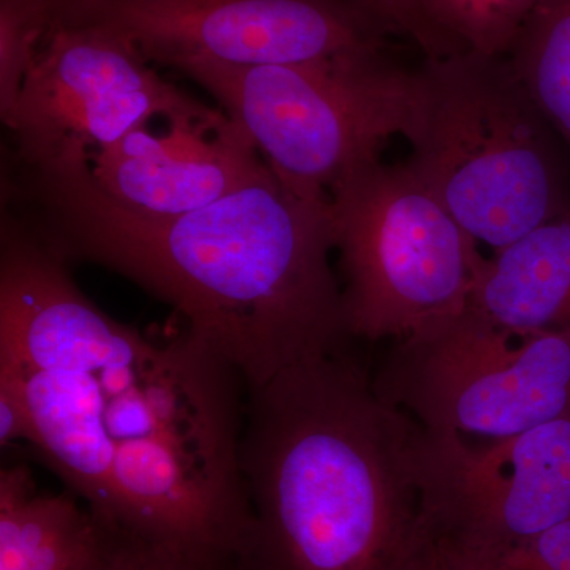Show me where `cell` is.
<instances>
[{"label":"cell","mask_w":570,"mask_h":570,"mask_svg":"<svg viewBox=\"0 0 570 570\" xmlns=\"http://www.w3.org/2000/svg\"><path fill=\"white\" fill-rule=\"evenodd\" d=\"M69 265L3 209L0 385L21 400L26 442L97 519L238 570L253 524L245 381L186 326L148 336L107 316Z\"/></svg>","instance_id":"6da1fadb"},{"label":"cell","mask_w":570,"mask_h":570,"mask_svg":"<svg viewBox=\"0 0 570 570\" xmlns=\"http://www.w3.org/2000/svg\"><path fill=\"white\" fill-rule=\"evenodd\" d=\"M3 208L67 262H91L163 299L247 389L347 347L330 254L328 198L299 197L269 170L197 212L148 217L112 202L91 163L3 176Z\"/></svg>","instance_id":"7a4b0ae2"},{"label":"cell","mask_w":570,"mask_h":570,"mask_svg":"<svg viewBox=\"0 0 570 570\" xmlns=\"http://www.w3.org/2000/svg\"><path fill=\"white\" fill-rule=\"evenodd\" d=\"M423 450L347 347L247 389L238 570H433Z\"/></svg>","instance_id":"3957f363"},{"label":"cell","mask_w":570,"mask_h":570,"mask_svg":"<svg viewBox=\"0 0 570 570\" xmlns=\"http://www.w3.org/2000/svg\"><path fill=\"white\" fill-rule=\"evenodd\" d=\"M404 164L494 250L570 214V153L508 58L425 59Z\"/></svg>","instance_id":"277c9868"},{"label":"cell","mask_w":570,"mask_h":570,"mask_svg":"<svg viewBox=\"0 0 570 570\" xmlns=\"http://www.w3.org/2000/svg\"><path fill=\"white\" fill-rule=\"evenodd\" d=\"M238 124L292 193L318 200L348 171L379 159L393 135L406 137L419 70L385 50L284 66L187 61L175 67Z\"/></svg>","instance_id":"5b68a950"},{"label":"cell","mask_w":570,"mask_h":570,"mask_svg":"<svg viewBox=\"0 0 570 570\" xmlns=\"http://www.w3.org/2000/svg\"><path fill=\"white\" fill-rule=\"evenodd\" d=\"M328 212L351 340H401L468 306L485 257L406 165L348 171Z\"/></svg>","instance_id":"8992f818"},{"label":"cell","mask_w":570,"mask_h":570,"mask_svg":"<svg viewBox=\"0 0 570 570\" xmlns=\"http://www.w3.org/2000/svg\"><path fill=\"white\" fill-rule=\"evenodd\" d=\"M373 382L430 436H515L570 419V328H509L468 303L393 341Z\"/></svg>","instance_id":"52a82bcc"},{"label":"cell","mask_w":570,"mask_h":570,"mask_svg":"<svg viewBox=\"0 0 570 570\" xmlns=\"http://www.w3.org/2000/svg\"><path fill=\"white\" fill-rule=\"evenodd\" d=\"M220 112L160 78L127 41L52 22L3 126L14 164L47 168L89 160L154 118L193 122Z\"/></svg>","instance_id":"ba28073f"},{"label":"cell","mask_w":570,"mask_h":570,"mask_svg":"<svg viewBox=\"0 0 570 570\" xmlns=\"http://www.w3.org/2000/svg\"><path fill=\"white\" fill-rule=\"evenodd\" d=\"M52 22L111 33L146 61L284 66L387 50L352 0H70Z\"/></svg>","instance_id":"9c48e42d"},{"label":"cell","mask_w":570,"mask_h":570,"mask_svg":"<svg viewBox=\"0 0 570 570\" xmlns=\"http://www.w3.org/2000/svg\"><path fill=\"white\" fill-rule=\"evenodd\" d=\"M423 491L434 539L510 570L539 535L570 520V419L491 442L425 433Z\"/></svg>","instance_id":"30bf717a"},{"label":"cell","mask_w":570,"mask_h":570,"mask_svg":"<svg viewBox=\"0 0 570 570\" xmlns=\"http://www.w3.org/2000/svg\"><path fill=\"white\" fill-rule=\"evenodd\" d=\"M167 124V132L141 127L89 157L100 189L127 212L181 216L272 170L249 135L224 111L206 121Z\"/></svg>","instance_id":"8fae6325"},{"label":"cell","mask_w":570,"mask_h":570,"mask_svg":"<svg viewBox=\"0 0 570 570\" xmlns=\"http://www.w3.org/2000/svg\"><path fill=\"white\" fill-rule=\"evenodd\" d=\"M469 305L509 328L569 330L570 214L485 257Z\"/></svg>","instance_id":"7c38bea8"},{"label":"cell","mask_w":570,"mask_h":570,"mask_svg":"<svg viewBox=\"0 0 570 570\" xmlns=\"http://www.w3.org/2000/svg\"><path fill=\"white\" fill-rule=\"evenodd\" d=\"M97 520L80 499L40 493L26 466L0 471V570H82Z\"/></svg>","instance_id":"4fadbf2b"},{"label":"cell","mask_w":570,"mask_h":570,"mask_svg":"<svg viewBox=\"0 0 570 570\" xmlns=\"http://www.w3.org/2000/svg\"><path fill=\"white\" fill-rule=\"evenodd\" d=\"M505 58L570 153V0H540Z\"/></svg>","instance_id":"5bb4252c"},{"label":"cell","mask_w":570,"mask_h":570,"mask_svg":"<svg viewBox=\"0 0 570 570\" xmlns=\"http://www.w3.org/2000/svg\"><path fill=\"white\" fill-rule=\"evenodd\" d=\"M540 0H425L434 24L464 51L505 58Z\"/></svg>","instance_id":"9a60e30c"},{"label":"cell","mask_w":570,"mask_h":570,"mask_svg":"<svg viewBox=\"0 0 570 570\" xmlns=\"http://www.w3.org/2000/svg\"><path fill=\"white\" fill-rule=\"evenodd\" d=\"M51 0H0V116L20 99L37 52L52 22Z\"/></svg>","instance_id":"2e32d148"},{"label":"cell","mask_w":570,"mask_h":570,"mask_svg":"<svg viewBox=\"0 0 570 570\" xmlns=\"http://www.w3.org/2000/svg\"><path fill=\"white\" fill-rule=\"evenodd\" d=\"M389 36L414 43L425 59H441L463 52L431 20L425 0H352Z\"/></svg>","instance_id":"e0dca14e"},{"label":"cell","mask_w":570,"mask_h":570,"mask_svg":"<svg viewBox=\"0 0 570 570\" xmlns=\"http://www.w3.org/2000/svg\"><path fill=\"white\" fill-rule=\"evenodd\" d=\"M96 520V540L82 570H202L174 551Z\"/></svg>","instance_id":"ac0fdd59"},{"label":"cell","mask_w":570,"mask_h":570,"mask_svg":"<svg viewBox=\"0 0 570 570\" xmlns=\"http://www.w3.org/2000/svg\"><path fill=\"white\" fill-rule=\"evenodd\" d=\"M515 570H570V520L539 535L517 558Z\"/></svg>","instance_id":"d6986e66"},{"label":"cell","mask_w":570,"mask_h":570,"mask_svg":"<svg viewBox=\"0 0 570 570\" xmlns=\"http://www.w3.org/2000/svg\"><path fill=\"white\" fill-rule=\"evenodd\" d=\"M441 547H438L436 543V560H434V570H468L464 569L463 566L456 564V561L453 560L450 554L445 553L444 550H439Z\"/></svg>","instance_id":"ffe728a7"},{"label":"cell","mask_w":570,"mask_h":570,"mask_svg":"<svg viewBox=\"0 0 570 570\" xmlns=\"http://www.w3.org/2000/svg\"><path fill=\"white\" fill-rule=\"evenodd\" d=\"M70 2V0H52V3H55V10L58 9L59 6H62V3Z\"/></svg>","instance_id":"44dd1931"},{"label":"cell","mask_w":570,"mask_h":570,"mask_svg":"<svg viewBox=\"0 0 570 570\" xmlns=\"http://www.w3.org/2000/svg\"><path fill=\"white\" fill-rule=\"evenodd\" d=\"M51 2H52V0H51ZM52 7H55V3H52Z\"/></svg>","instance_id":"7402d4cb"}]
</instances>
